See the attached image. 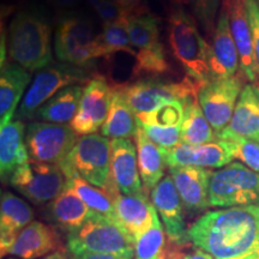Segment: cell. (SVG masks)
I'll list each match as a JSON object with an SVG mask.
<instances>
[{
	"label": "cell",
	"mask_w": 259,
	"mask_h": 259,
	"mask_svg": "<svg viewBox=\"0 0 259 259\" xmlns=\"http://www.w3.org/2000/svg\"><path fill=\"white\" fill-rule=\"evenodd\" d=\"M187 234L215 259H259V204L205 212Z\"/></svg>",
	"instance_id": "6da1fadb"
},
{
	"label": "cell",
	"mask_w": 259,
	"mask_h": 259,
	"mask_svg": "<svg viewBox=\"0 0 259 259\" xmlns=\"http://www.w3.org/2000/svg\"><path fill=\"white\" fill-rule=\"evenodd\" d=\"M9 56L27 71L44 70L52 63V30L42 16L22 11L12 19Z\"/></svg>",
	"instance_id": "7a4b0ae2"
},
{
	"label": "cell",
	"mask_w": 259,
	"mask_h": 259,
	"mask_svg": "<svg viewBox=\"0 0 259 259\" xmlns=\"http://www.w3.org/2000/svg\"><path fill=\"white\" fill-rule=\"evenodd\" d=\"M168 41L174 58L190 78L200 83L212 78L209 44L199 34L196 21L181 8L174 9L168 18Z\"/></svg>",
	"instance_id": "3957f363"
},
{
	"label": "cell",
	"mask_w": 259,
	"mask_h": 259,
	"mask_svg": "<svg viewBox=\"0 0 259 259\" xmlns=\"http://www.w3.org/2000/svg\"><path fill=\"white\" fill-rule=\"evenodd\" d=\"M111 142L105 136H83L59 166L66 179L80 177L108 194L118 190L111 174Z\"/></svg>",
	"instance_id": "277c9868"
},
{
	"label": "cell",
	"mask_w": 259,
	"mask_h": 259,
	"mask_svg": "<svg viewBox=\"0 0 259 259\" xmlns=\"http://www.w3.org/2000/svg\"><path fill=\"white\" fill-rule=\"evenodd\" d=\"M69 253L93 252L135 258L136 240L120 223L95 212L78 229L66 235Z\"/></svg>",
	"instance_id": "5b68a950"
},
{
	"label": "cell",
	"mask_w": 259,
	"mask_h": 259,
	"mask_svg": "<svg viewBox=\"0 0 259 259\" xmlns=\"http://www.w3.org/2000/svg\"><path fill=\"white\" fill-rule=\"evenodd\" d=\"M209 202L212 208L259 204V173L233 162L210 177Z\"/></svg>",
	"instance_id": "8992f818"
},
{
	"label": "cell",
	"mask_w": 259,
	"mask_h": 259,
	"mask_svg": "<svg viewBox=\"0 0 259 259\" xmlns=\"http://www.w3.org/2000/svg\"><path fill=\"white\" fill-rule=\"evenodd\" d=\"M9 181L31 203L44 205L63 192L67 179L59 164L29 161L19 166Z\"/></svg>",
	"instance_id": "52a82bcc"
},
{
	"label": "cell",
	"mask_w": 259,
	"mask_h": 259,
	"mask_svg": "<svg viewBox=\"0 0 259 259\" xmlns=\"http://www.w3.org/2000/svg\"><path fill=\"white\" fill-rule=\"evenodd\" d=\"M97 36L89 19L79 16L64 18L54 35L58 59L73 66H82L100 58Z\"/></svg>",
	"instance_id": "ba28073f"
},
{
	"label": "cell",
	"mask_w": 259,
	"mask_h": 259,
	"mask_svg": "<svg viewBox=\"0 0 259 259\" xmlns=\"http://www.w3.org/2000/svg\"><path fill=\"white\" fill-rule=\"evenodd\" d=\"M78 135L70 125L34 121L25 132V144L30 161L60 164L71 153Z\"/></svg>",
	"instance_id": "9c48e42d"
},
{
	"label": "cell",
	"mask_w": 259,
	"mask_h": 259,
	"mask_svg": "<svg viewBox=\"0 0 259 259\" xmlns=\"http://www.w3.org/2000/svg\"><path fill=\"white\" fill-rule=\"evenodd\" d=\"M203 84L186 76L179 83H162L154 79L137 80L122 90L136 115H141L155 111L164 103L185 101L187 97L198 95Z\"/></svg>",
	"instance_id": "30bf717a"
},
{
	"label": "cell",
	"mask_w": 259,
	"mask_h": 259,
	"mask_svg": "<svg viewBox=\"0 0 259 259\" xmlns=\"http://www.w3.org/2000/svg\"><path fill=\"white\" fill-rule=\"evenodd\" d=\"M85 78V71L69 64L52 65L38 71L19 105L18 116L31 118L58 93L71 87L73 83L83 82Z\"/></svg>",
	"instance_id": "8fae6325"
},
{
	"label": "cell",
	"mask_w": 259,
	"mask_h": 259,
	"mask_svg": "<svg viewBox=\"0 0 259 259\" xmlns=\"http://www.w3.org/2000/svg\"><path fill=\"white\" fill-rule=\"evenodd\" d=\"M244 74L236 73L228 78H210L200 87L199 105L216 135L221 134L231 121L244 89Z\"/></svg>",
	"instance_id": "7c38bea8"
},
{
	"label": "cell",
	"mask_w": 259,
	"mask_h": 259,
	"mask_svg": "<svg viewBox=\"0 0 259 259\" xmlns=\"http://www.w3.org/2000/svg\"><path fill=\"white\" fill-rule=\"evenodd\" d=\"M113 89L105 78H94L84 87L78 111L70 122L77 135H94L102 128L111 108Z\"/></svg>",
	"instance_id": "4fadbf2b"
},
{
	"label": "cell",
	"mask_w": 259,
	"mask_h": 259,
	"mask_svg": "<svg viewBox=\"0 0 259 259\" xmlns=\"http://www.w3.org/2000/svg\"><path fill=\"white\" fill-rule=\"evenodd\" d=\"M151 203L160 215L164 232L170 241L187 244L190 241L184 220V204L170 176H166L151 191Z\"/></svg>",
	"instance_id": "5bb4252c"
},
{
	"label": "cell",
	"mask_w": 259,
	"mask_h": 259,
	"mask_svg": "<svg viewBox=\"0 0 259 259\" xmlns=\"http://www.w3.org/2000/svg\"><path fill=\"white\" fill-rule=\"evenodd\" d=\"M164 158L169 168L173 167H200V168H223L231 163L233 155L222 141L205 144H184L166 150Z\"/></svg>",
	"instance_id": "9a60e30c"
},
{
	"label": "cell",
	"mask_w": 259,
	"mask_h": 259,
	"mask_svg": "<svg viewBox=\"0 0 259 259\" xmlns=\"http://www.w3.org/2000/svg\"><path fill=\"white\" fill-rule=\"evenodd\" d=\"M212 42L209 45V66L212 78H228L235 76L240 67L238 48L233 38L229 17L222 5L218 24L213 30Z\"/></svg>",
	"instance_id": "2e32d148"
},
{
	"label": "cell",
	"mask_w": 259,
	"mask_h": 259,
	"mask_svg": "<svg viewBox=\"0 0 259 259\" xmlns=\"http://www.w3.org/2000/svg\"><path fill=\"white\" fill-rule=\"evenodd\" d=\"M222 5L226 8L229 17L231 31L240 59L241 73L251 83H257L259 67L255 59L251 28L244 0H223Z\"/></svg>",
	"instance_id": "e0dca14e"
},
{
	"label": "cell",
	"mask_w": 259,
	"mask_h": 259,
	"mask_svg": "<svg viewBox=\"0 0 259 259\" xmlns=\"http://www.w3.org/2000/svg\"><path fill=\"white\" fill-rule=\"evenodd\" d=\"M111 174L114 184L126 196L144 193L139 174L137 148L130 138H118L111 142Z\"/></svg>",
	"instance_id": "ac0fdd59"
},
{
	"label": "cell",
	"mask_w": 259,
	"mask_h": 259,
	"mask_svg": "<svg viewBox=\"0 0 259 259\" xmlns=\"http://www.w3.org/2000/svg\"><path fill=\"white\" fill-rule=\"evenodd\" d=\"M59 250H63V242L57 228L44 222L32 221L17 235L5 255L41 259Z\"/></svg>",
	"instance_id": "d6986e66"
},
{
	"label": "cell",
	"mask_w": 259,
	"mask_h": 259,
	"mask_svg": "<svg viewBox=\"0 0 259 259\" xmlns=\"http://www.w3.org/2000/svg\"><path fill=\"white\" fill-rule=\"evenodd\" d=\"M211 173V170L200 167L169 168V176L186 210L199 212L210 208L209 185Z\"/></svg>",
	"instance_id": "ffe728a7"
},
{
	"label": "cell",
	"mask_w": 259,
	"mask_h": 259,
	"mask_svg": "<svg viewBox=\"0 0 259 259\" xmlns=\"http://www.w3.org/2000/svg\"><path fill=\"white\" fill-rule=\"evenodd\" d=\"M113 203L119 223L134 236L136 241L158 219L154 204L148 199L145 193L136 196L118 193Z\"/></svg>",
	"instance_id": "44dd1931"
},
{
	"label": "cell",
	"mask_w": 259,
	"mask_h": 259,
	"mask_svg": "<svg viewBox=\"0 0 259 259\" xmlns=\"http://www.w3.org/2000/svg\"><path fill=\"white\" fill-rule=\"evenodd\" d=\"M94 213L95 211L67 186L56 199L47 204L45 210L47 221L66 235L83 226Z\"/></svg>",
	"instance_id": "7402d4cb"
},
{
	"label": "cell",
	"mask_w": 259,
	"mask_h": 259,
	"mask_svg": "<svg viewBox=\"0 0 259 259\" xmlns=\"http://www.w3.org/2000/svg\"><path fill=\"white\" fill-rule=\"evenodd\" d=\"M248 138L259 142V88L246 84L236 103L234 113L227 127L218 135Z\"/></svg>",
	"instance_id": "603a6c76"
},
{
	"label": "cell",
	"mask_w": 259,
	"mask_h": 259,
	"mask_svg": "<svg viewBox=\"0 0 259 259\" xmlns=\"http://www.w3.org/2000/svg\"><path fill=\"white\" fill-rule=\"evenodd\" d=\"M34 219V211L30 205L16 194L2 193L0 202V247L2 257H4L15 239Z\"/></svg>",
	"instance_id": "cb8c5ba5"
},
{
	"label": "cell",
	"mask_w": 259,
	"mask_h": 259,
	"mask_svg": "<svg viewBox=\"0 0 259 259\" xmlns=\"http://www.w3.org/2000/svg\"><path fill=\"white\" fill-rule=\"evenodd\" d=\"M30 83V74L17 64H4L0 74V127L12 121L18 103Z\"/></svg>",
	"instance_id": "d4e9b609"
},
{
	"label": "cell",
	"mask_w": 259,
	"mask_h": 259,
	"mask_svg": "<svg viewBox=\"0 0 259 259\" xmlns=\"http://www.w3.org/2000/svg\"><path fill=\"white\" fill-rule=\"evenodd\" d=\"M134 138L136 148H137L139 174H141L144 191L149 192V191H153L164 178V170L167 166L166 158H164V149L154 143L141 125Z\"/></svg>",
	"instance_id": "484cf974"
},
{
	"label": "cell",
	"mask_w": 259,
	"mask_h": 259,
	"mask_svg": "<svg viewBox=\"0 0 259 259\" xmlns=\"http://www.w3.org/2000/svg\"><path fill=\"white\" fill-rule=\"evenodd\" d=\"M30 161L24 143V124L12 120L0 131V176L3 181L10 180L19 166Z\"/></svg>",
	"instance_id": "4316f807"
},
{
	"label": "cell",
	"mask_w": 259,
	"mask_h": 259,
	"mask_svg": "<svg viewBox=\"0 0 259 259\" xmlns=\"http://www.w3.org/2000/svg\"><path fill=\"white\" fill-rule=\"evenodd\" d=\"M112 89L111 108L101 128V134L107 138L113 139L135 137L139 127L137 115L130 106L122 88Z\"/></svg>",
	"instance_id": "83f0119b"
},
{
	"label": "cell",
	"mask_w": 259,
	"mask_h": 259,
	"mask_svg": "<svg viewBox=\"0 0 259 259\" xmlns=\"http://www.w3.org/2000/svg\"><path fill=\"white\" fill-rule=\"evenodd\" d=\"M219 141L210 122L199 105L198 95H192L184 101V119L181 122V143L205 144Z\"/></svg>",
	"instance_id": "f1b7e54d"
},
{
	"label": "cell",
	"mask_w": 259,
	"mask_h": 259,
	"mask_svg": "<svg viewBox=\"0 0 259 259\" xmlns=\"http://www.w3.org/2000/svg\"><path fill=\"white\" fill-rule=\"evenodd\" d=\"M84 87L71 85L61 90L53 96L50 101L45 103L35 116L44 121L52 124L66 125L72 121V119L78 111L80 99H82Z\"/></svg>",
	"instance_id": "f546056e"
},
{
	"label": "cell",
	"mask_w": 259,
	"mask_h": 259,
	"mask_svg": "<svg viewBox=\"0 0 259 259\" xmlns=\"http://www.w3.org/2000/svg\"><path fill=\"white\" fill-rule=\"evenodd\" d=\"M66 186L76 192L77 196L89 206L93 211L100 215L118 222L116 213L114 209V203L111 197L100 187H96L88 183L87 180L82 179L80 177L69 178L66 181Z\"/></svg>",
	"instance_id": "4dcf8cb0"
},
{
	"label": "cell",
	"mask_w": 259,
	"mask_h": 259,
	"mask_svg": "<svg viewBox=\"0 0 259 259\" xmlns=\"http://www.w3.org/2000/svg\"><path fill=\"white\" fill-rule=\"evenodd\" d=\"M128 32L131 47L135 51L149 50L161 44L158 19L149 12L128 16Z\"/></svg>",
	"instance_id": "1f68e13d"
},
{
	"label": "cell",
	"mask_w": 259,
	"mask_h": 259,
	"mask_svg": "<svg viewBox=\"0 0 259 259\" xmlns=\"http://www.w3.org/2000/svg\"><path fill=\"white\" fill-rule=\"evenodd\" d=\"M97 48L100 58H106L115 52L135 51L130 42L128 16L103 25L102 32L97 36Z\"/></svg>",
	"instance_id": "d6a6232c"
},
{
	"label": "cell",
	"mask_w": 259,
	"mask_h": 259,
	"mask_svg": "<svg viewBox=\"0 0 259 259\" xmlns=\"http://www.w3.org/2000/svg\"><path fill=\"white\" fill-rule=\"evenodd\" d=\"M108 65L112 88H125L141 76L137 64V52H115L105 58Z\"/></svg>",
	"instance_id": "836d02e7"
},
{
	"label": "cell",
	"mask_w": 259,
	"mask_h": 259,
	"mask_svg": "<svg viewBox=\"0 0 259 259\" xmlns=\"http://www.w3.org/2000/svg\"><path fill=\"white\" fill-rule=\"evenodd\" d=\"M164 227L157 219L154 225L136 241L135 259H161L166 244Z\"/></svg>",
	"instance_id": "e575fe53"
},
{
	"label": "cell",
	"mask_w": 259,
	"mask_h": 259,
	"mask_svg": "<svg viewBox=\"0 0 259 259\" xmlns=\"http://www.w3.org/2000/svg\"><path fill=\"white\" fill-rule=\"evenodd\" d=\"M219 139L227 144L233 157L259 173V142L236 136H226Z\"/></svg>",
	"instance_id": "d590c367"
},
{
	"label": "cell",
	"mask_w": 259,
	"mask_h": 259,
	"mask_svg": "<svg viewBox=\"0 0 259 259\" xmlns=\"http://www.w3.org/2000/svg\"><path fill=\"white\" fill-rule=\"evenodd\" d=\"M141 125L180 126L184 119V101L164 103L147 114L137 115Z\"/></svg>",
	"instance_id": "8d00e7d4"
},
{
	"label": "cell",
	"mask_w": 259,
	"mask_h": 259,
	"mask_svg": "<svg viewBox=\"0 0 259 259\" xmlns=\"http://www.w3.org/2000/svg\"><path fill=\"white\" fill-rule=\"evenodd\" d=\"M137 52V64L142 74H161L168 71L164 48L160 44L156 47Z\"/></svg>",
	"instance_id": "74e56055"
},
{
	"label": "cell",
	"mask_w": 259,
	"mask_h": 259,
	"mask_svg": "<svg viewBox=\"0 0 259 259\" xmlns=\"http://www.w3.org/2000/svg\"><path fill=\"white\" fill-rule=\"evenodd\" d=\"M141 125V124H139ZM144 132L154 143H156L162 149L176 148L181 143V125L180 126H154L141 125Z\"/></svg>",
	"instance_id": "f35d334b"
},
{
	"label": "cell",
	"mask_w": 259,
	"mask_h": 259,
	"mask_svg": "<svg viewBox=\"0 0 259 259\" xmlns=\"http://www.w3.org/2000/svg\"><path fill=\"white\" fill-rule=\"evenodd\" d=\"M89 3L103 25L113 23L119 18L127 16L118 0H89Z\"/></svg>",
	"instance_id": "ab89813d"
},
{
	"label": "cell",
	"mask_w": 259,
	"mask_h": 259,
	"mask_svg": "<svg viewBox=\"0 0 259 259\" xmlns=\"http://www.w3.org/2000/svg\"><path fill=\"white\" fill-rule=\"evenodd\" d=\"M192 5V8L196 12L197 17L200 19V22L204 24L206 31L211 30L213 16L216 12V0H186Z\"/></svg>",
	"instance_id": "60d3db41"
},
{
	"label": "cell",
	"mask_w": 259,
	"mask_h": 259,
	"mask_svg": "<svg viewBox=\"0 0 259 259\" xmlns=\"http://www.w3.org/2000/svg\"><path fill=\"white\" fill-rule=\"evenodd\" d=\"M244 4L247 12L255 59L259 67V4L255 0H244Z\"/></svg>",
	"instance_id": "b9f144b4"
},
{
	"label": "cell",
	"mask_w": 259,
	"mask_h": 259,
	"mask_svg": "<svg viewBox=\"0 0 259 259\" xmlns=\"http://www.w3.org/2000/svg\"><path fill=\"white\" fill-rule=\"evenodd\" d=\"M121 8L124 9L125 14L127 16H134L149 12L147 3L148 0H118Z\"/></svg>",
	"instance_id": "7bdbcfd3"
},
{
	"label": "cell",
	"mask_w": 259,
	"mask_h": 259,
	"mask_svg": "<svg viewBox=\"0 0 259 259\" xmlns=\"http://www.w3.org/2000/svg\"><path fill=\"white\" fill-rule=\"evenodd\" d=\"M70 259H132L115 254L93 253V252H80V253H69Z\"/></svg>",
	"instance_id": "ee69618b"
},
{
	"label": "cell",
	"mask_w": 259,
	"mask_h": 259,
	"mask_svg": "<svg viewBox=\"0 0 259 259\" xmlns=\"http://www.w3.org/2000/svg\"><path fill=\"white\" fill-rule=\"evenodd\" d=\"M181 259H215L212 257L211 254L208 253V252H205L202 248H193L191 252H187L183 255V258Z\"/></svg>",
	"instance_id": "f6af8a7d"
},
{
	"label": "cell",
	"mask_w": 259,
	"mask_h": 259,
	"mask_svg": "<svg viewBox=\"0 0 259 259\" xmlns=\"http://www.w3.org/2000/svg\"><path fill=\"white\" fill-rule=\"evenodd\" d=\"M50 2L56 9L61 10V11H66V10L73 9L80 0H50Z\"/></svg>",
	"instance_id": "bcb514c9"
},
{
	"label": "cell",
	"mask_w": 259,
	"mask_h": 259,
	"mask_svg": "<svg viewBox=\"0 0 259 259\" xmlns=\"http://www.w3.org/2000/svg\"><path fill=\"white\" fill-rule=\"evenodd\" d=\"M41 259H70V257H69V254L66 253V251L59 250V251H56V252H53V253L46 255V257L41 258Z\"/></svg>",
	"instance_id": "7dc6e473"
},
{
	"label": "cell",
	"mask_w": 259,
	"mask_h": 259,
	"mask_svg": "<svg viewBox=\"0 0 259 259\" xmlns=\"http://www.w3.org/2000/svg\"><path fill=\"white\" fill-rule=\"evenodd\" d=\"M177 3H186V0H176Z\"/></svg>",
	"instance_id": "c3c4849f"
},
{
	"label": "cell",
	"mask_w": 259,
	"mask_h": 259,
	"mask_svg": "<svg viewBox=\"0 0 259 259\" xmlns=\"http://www.w3.org/2000/svg\"><path fill=\"white\" fill-rule=\"evenodd\" d=\"M8 259H17V258H8Z\"/></svg>",
	"instance_id": "681fc988"
},
{
	"label": "cell",
	"mask_w": 259,
	"mask_h": 259,
	"mask_svg": "<svg viewBox=\"0 0 259 259\" xmlns=\"http://www.w3.org/2000/svg\"><path fill=\"white\" fill-rule=\"evenodd\" d=\"M258 4H259V3H258Z\"/></svg>",
	"instance_id": "f907efd6"
}]
</instances>
